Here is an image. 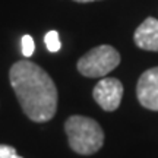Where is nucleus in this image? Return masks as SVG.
<instances>
[{"label": "nucleus", "mask_w": 158, "mask_h": 158, "mask_svg": "<svg viewBox=\"0 0 158 158\" xmlns=\"http://www.w3.org/2000/svg\"><path fill=\"white\" fill-rule=\"evenodd\" d=\"M9 81L22 111L29 120L44 123L54 117L57 110V88L44 69L29 60L12 64Z\"/></svg>", "instance_id": "f257e3e1"}, {"label": "nucleus", "mask_w": 158, "mask_h": 158, "mask_svg": "<svg viewBox=\"0 0 158 158\" xmlns=\"http://www.w3.org/2000/svg\"><path fill=\"white\" fill-rule=\"evenodd\" d=\"M69 147L81 155H92L104 145V130L94 118L85 116H70L64 123Z\"/></svg>", "instance_id": "f03ea898"}, {"label": "nucleus", "mask_w": 158, "mask_h": 158, "mask_svg": "<svg viewBox=\"0 0 158 158\" xmlns=\"http://www.w3.org/2000/svg\"><path fill=\"white\" fill-rule=\"evenodd\" d=\"M120 64V53L114 47L102 44L94 47L78 60L79 73L86 78H101Z\"/></svg>", "instance_id": "7ed1b4c3"}, {"label": "nucleus", "mask_w": 158, "mask_h": 158, "mask_svg": "<svg viewBox=\"0 0 158 158\" xmlns=\"http://www.w3.org/2000/svg\"><path fill=\"white\" fill-rule=\"evenodd\" d=\"M92 95L104 111H114L123 98V84L116 78H102L94 86Z\"/></svg>", "instance_id": "20e7f679"}, {"label": "nucleus", "mask_w": 158, "mask_h": 158, "mask_svg": "<svg viewBox=\"0 0 158 158\" xmlns=\"http://www.w3.org/2000/svg\"><path fill=\"white\" fill-rule=\"evenodd\" d=\"M136 97L142 107L158 111V66L145 70L136 84Z\"/></svg>", "instance_id": "39448f33"}, {"label": "nucleus", "mask_w": 158, "mask_h": 158, "mask_svg": "<svg viewBox=\"0 0 158 158\" xmlns=\"http://www.w3.org/2000/svg\"><path fill=\"white\" fill-rule=\"evenodd\" d=\"M136 47L147 51H158V19L149 16L136 28L133 34Z\"/></svg>", "instance_id": "423d86ee"}, {"label": "nucleus", "mask_w": 158, "mask_h": 158, "mask_svg": "<svg viewBox=\"0 0 158 158\" xmlns=\"http://www.w3.org/2000/svg\"><path fill=\"white\" fill-rule=\"evenodd\" d=\"M44 41H45V47H47V50L50 53H57L60 50V47H62L60 37H59L57 31H48L44 37Z\"/></svg>", "instance_id": "0eeeda50"}, {"label": "nucleus", "mask_w": 158, "mask_h": 158, "mask_svg": "<svg viewBox=\"0 0 158 158\" xmlns=\"http://www.w3.org/2000/svg\"><path fill=\"white\" fill-rule=\"evenodd\" d=\"M21 48H22V54L23 57H31L34 54L35 51V43H34V38L31 35H23L22 40H21Z\"/></svg>", "instance_id": "6e6552de"}, {"label": "nucleus", "mask_w": 158, "mask_h": 158, "mask_svg": "<svg viewBox=\"0 0 158 158\" xmlns=\"http://www.w3.org/2000/svg\"><path fill=\"white\" fill-rule=\"evenodd\" d=\"M0 158H23L18 155L16 149L10 145H0Z\"/></svg>", "instance_id": "1a4fd4ad"}, {"label": "nucleus", "mask_w": 158, "mask_h": 158, "mask_svg": "<svg viewBox=\"0 0 158 158\" xmlns=\"http://www.w3.org/2000/svg\"><path fill=\"white\" fill-rule=\"evenodd\" d=\"M73 2H78V3H91V2H98V0H73Z\"/></svg>", "instance_id": "9d476101"}]
</instances>
